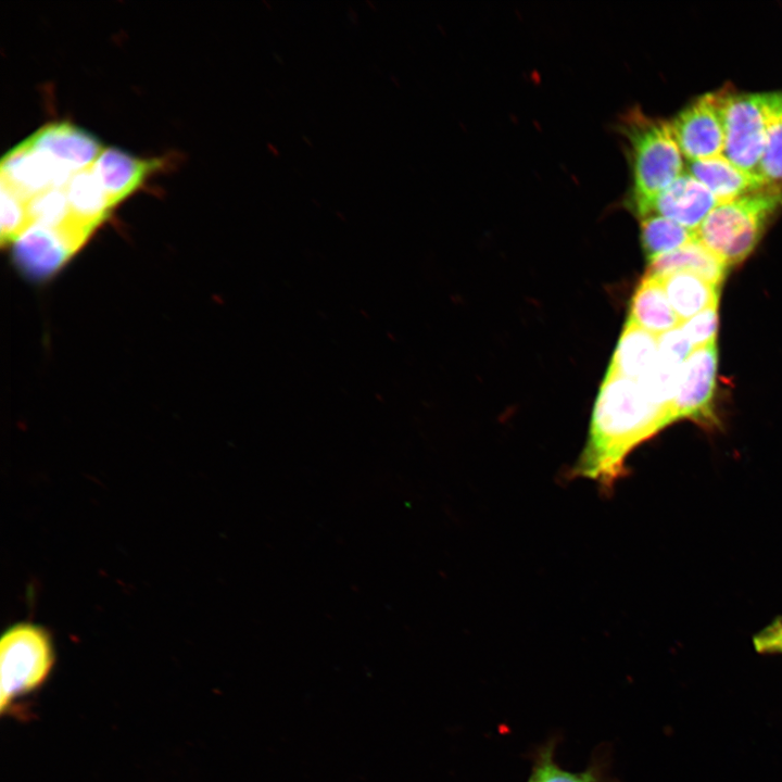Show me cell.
Here are the masks:
<instances>
[{"label": "cell", "instance_id": "cell-4", "mask_svg": "<svg viewBox=\"0 0 782 782\" xmlns=\"http://www.w3.org/2000/svg\"><path fill=\"white\" fill-rule=\"evenodd\" d=\"M54 649L50 633L41 626L20 622L0 642V707L7 712L17 699L39 689L51 673Z\"/></svg>", "mask_w": 782, "mask_h": 782}, {"label": "cell", "instance_id": "cell-22", "mask_svg": "<svg viewBox=\"0 0 782 782\" xmlns=\"http://www.w3.org/2000/svg\"><path fill=\"white\" fill-rule=\"evenodd\" d=\"M680 327L694 349L716 341L718 330V303L684 320Z\"/></svg>", "mask_w": 782, "mask_h": 782}, {"label": "cell", "instance_id": "cell-5", "mask_svg": "<svg viewBox=\"0 0 782 782\" xmlns=\"http://www.w3.org/2000/svg\"><path fill=\"white\" fill-rule=\"evenodd\" d=\"M721 89L723 154L741 169L760 176L767 143L770 92L739 91L730 84Z\"/></svg>", "mask_w": 782, "mask_h": 782}, {"label": "cell", "instance_id": "cell-24", "mask_svg": "<svg viewBox=\"0 0 782 782\" xmlns=\"http://www.w3.org/2000/svg\"><path fill=\"white\" fill-rule=\"evenodd\" d=\"M693 350L680 326L658 336V355L671 362L683 364Z\"/></svg>", "mask_w": 782, "mask_h": 782}, {"label": "cell", "instance_id": "cell-17", "mask_svg": "<svg viewBox=\"0 0 782 782\" xmlns=\"http://www.w3.org/2000/svg\"><path fill=\"white\" fill-rule=\"evenodd\" d=\"M667 298L681 324L719 303L720 286L690 272H672L658 276Z\"/></svg>", "mask_w": 782, "mask_h": 782}, {"label": "cell", "instance_id": "cell-20", "mask_svg": "<svg viewBox=\"0 0 782 782\" xmlns=\"http://www.w3.org/2000/svg\"><path fill=\"white\" fill-rule=\"evenodd\" d=\"M760 176L768 182H782V90L769 93L767 143Z\"/></svg>", "mask_w": 782, "mask_h": 782}, {"label": "cell", "instance_id": "cell-13", "mask_svg": "<svg viewBox=\"0 0 782 782\" xmlns=\"http://www.w3.org/2000/svg\"><path fill=\"white\" fill-rule=\"evenodd\" d=\"M688 163V172L708 188L718 204L735 200L769 184L762 177L741 169L724 154Z\"/></svg>", "mask_w": 782, "mask_h": 782}, {"label": "cell", "instance_id": "cell-7", "mask_svg": "<svg viewBox=\"0 0 782 782\" xmlns=\"http://www.w3.org/2000/svg\"><path fill=\"white\" fill-rule=\"evenodd\" d=\"M718 366L717 341L694 349L683 362L670 403L673 420L690 418L712 425V400Z\"/></svg>", "mask_w": 782, "mask_h": 782}, {"label": "cell", "instance_id": "cell-9", "mask_svg": "<svg viewBox=\"0 0 782 782\" xmlns=\"http://www.w3.org/2000/svg\"><path fill=\"white\" fill-rule=\"evenodd\" d=\"M11 245L20 269L34 279L50 277L78 250L61 231L37 224L30 225Z\"/></svg>", "mask_w": 782, "mask_h": 782}, {"label": "cell", "instance_id": "cell-10", "mask_svg": "<svg viewBox=\"0 0 782 782\" xmlns=\"http://www.w3.org/2000/svg\"><path fill=\"white\" fill-rule=\"evenodd\" d=\"M26 140L72 173L91 167L104 149L93 135L67 122L48 124Z\"/></svg>", "mask_w": 782, "mask_h": 782}, {"label": "cell", "instance_id": "cell-3", "mask_svg": "<svg viewBox=\"0 0 782 782\" xmlns=\"http://www.w3.org/2000/svg\"><path fill=\"white\" fill-rule=\"evenodd\" d=\"M782 210V182H769L735 200L719 203L696 230L697 238L728 267L743 262Z\"/></svg>", "mask_w": 782, "mask_h": 782}, {"label": "cell", "instance_id": "cell-1", "mask_svg": "<svg viewBox=\"0 0 782 782\" xmlns=\"http://www.w3.org/2000/svg\"><path fill=\"white\" fill-rule=\"evenodd\" d=\"M673 421L670 407L654 403L639 381L606 374L572 476L614 487L630 453Z\"/></svg>", "mask_w": 782, "mask_h": 782}, {"label": "cell", "instance_id": "cell-11", "mask_svg": "<svg viewBox=\"0 0 782 782\" xmlns=\"http://www.w3.org/2000/svg\"><path fill=\"white\" fill-rule=\"evenodd\" d=\"M717 205L718 201L708 188L684 172L657 195L651 214L670 218L696 231Z\"/></svg>", "mask_w": 782, "mask_h": 782}, {"label": "cell", "instance_id": "cell-25", "mask_svg": "<svg viewBox=\"0 0 782 782\" xmlns=\"http://www.w3.org/2000/svg\"><path fill=\"white\" fill-rule=\"evenodd\" d=\"M754 646L759 653L782 654V616L754 636Z\"/></svg>", "mask_w": 782, "mask_h": 782}, {"label": "cell", "instance_id": "cell-18", "mask_svg": "<svg viewBox=\"0 0 782 782\" xmlns=\"http://www.w3.org/2000/svg\"><path fill=\"white\" fill-rule=\"evenodd\" d=\"M64 191L71 215L89 232L104 220L112 209L92 166L74 173Z\"/></svg>", "mask_w": 782, "mask_h": 782}, {"label": "cell", "instance_id": "cell-8", "mask_svg": "<svg viewBox=\"0 0 782 782\" xmlns=\"http://www.w3.org/2000/svg\"><path fill=\"white\" fill-rule=\"evenodd\" d=\"M0 180L29 200L51 188H63L74 173L34 149L25 139L10 150L0 165Z\"/></svg>", "mask_w": 782, "mask_h": 782}, {"label": "cell", "instance_id": "cell-15", "mask_svg": "<svg viewBox=\"0 0 782 782\" xmlns=\"http://www.w3.org/2000/svg\"><path fill=\"white\" fill-rule=\"evenodd\" d=\"M629 313L628 319L657 337L681 325L658 276L645 274L634 291Z\"/></svg>", "mask_w": 782, "mask_h": 782}, {"label": "cell", "instance_id": "cell-2", "mask_svg": "<svg viewBox=\"0 0 782 782\" xmlns=\"http://www.w3.org/2000/svg\"><path fill=\"white\" fill-rule=\"evenodd\" d=\"M619 131L627 141L631 186L627 207L642 218L652 213L657 195L684 173V157L670 121L633 106L620 116Z\"/></svg>", "mask_w": 782, "mask_h": 782}, {"label": "cell", "instance_id": "cell-21", "mask_svg": "<svg viewBox=\"0 0 782 782\" xmlns=\"http://www.w3.org/2000/svg\"><path fill=\"white\" fill-rule=\"evenodd\" d=\"M1 189V242L11 244L30 225L28 200L0 180Z\"/></svg>", "mask_w": 782, "mask_h": 782}, {"label": "cell", "instance_id": "cell-16", "mask_svg": "<svg viewBox=\"0 0 782 782\" xmlns=\"http://www.w3.org/2000/svg\"><path fill=\"white\" fill-rule=\"evenodd\" d=\"M646 275L690 272L720 286L729 267L696 237L688 244L648 262Z\"/></svg>", "mask_w": 782, "mask_h": 782}, {"label": "cell", "instance_id": "cell-6", "mask_svg": "<svg viewBox=\"0 0 782 782\" xmlns=\"http://www.w3.org/2000/svg\"><path fill=\"white\" fill-rule=\"evenodd\" d=\"M721 98V88L701 94L670 119L676 141L688 162L723 154Z\"/></svg>", "mask_w": 782, "mask_h": 782}, {"label": "cell", "instance_id": "cell-19", "mask_svg": "<svg viewBox=\"0 0 782 782\" xmlns=\"http://www.w3.org/2000/svg\"><path fill=\"white\" fill-rule=\"evenodd\" d=\"M640 219L641 243L648 262L688 244L697 237L696 231L657 214Z\"/></svg>", "mask_w": 782, "mask_h": 782}, {"label": "cell", "instance_id": "cell-23", "mask_svg": "<svg viewBox=\"0 0 782 782\" xmlns=\"http://www.w3.org/2000/svg\"><path fill=\"white\" fill-rule=\"evenodd\" d=\"M528 782H594L591 771L569 772L559 768L552 759V755L545 752L538 760Z\"/></svg>", "mask_w": 782, "mask_h": 782}, {"label": "cell", "instance_id": "cell-14", "mask_svg": "<svg viewBox=\"0 0 782 782\" xmlns=\"http://www.w3.org/2000/svg\"><path fill=\"white\" fill-rule=\"evenodd\" d=\"M658 358V337L627 319L607 375L641 379Z\"/></svg>", "mask_w": 782, "mask_h": 782}, {"label": "cell", "instance_id": "cell-12", "mask_svg": "<svg viewBox=\"0 0 782 782\" xmlns=\"http://www.w3.org/2000/svg\"><path fill=\"white\" fill-rule=\"evenodd\" d=\"M159 166L157 160H143L117 148H104L92 165L93 172L114 207L136 191Z\"/></svg>", "mask_w": 782, "mask_h": 782}]
</instances>
